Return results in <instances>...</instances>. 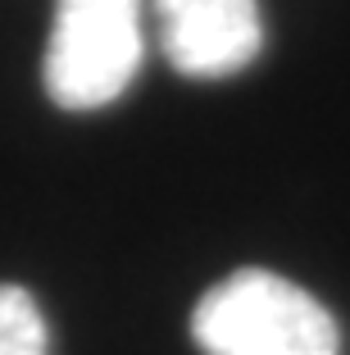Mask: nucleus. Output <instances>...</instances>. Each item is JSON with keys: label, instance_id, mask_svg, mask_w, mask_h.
I'll list each match as a JSON object with an SVG mask.
<instances>
[{"label": "nucleus", "instance_id": "nucleus-4", "mask_svg": "<svg viewBox=\"0 0 350 355\" xmlns=\"http://www.w3.org/2000/svg\"><path fill=\"white\" fill-rule=\"evenodd\" d=\"M0 355H46V319L14 282H0Z\"/></svg>", "mask_w": 350, "mask_h": 355}, {"label": "nucleus", "instance_id": "nucleus-3", "mask_svg": "<svg viewBox=\"0 0 350 355\" xmlns=\"http://www.w3.org/2000/svg\"><path fill=\"white\" fill-rule=\"evenodd\" d=\"M155 32L182 78L241 73L264 51L255 0H150Z\"/></svg>", "mask_w": 350, "mask_h": 355}, {"label": "nucleus", "instance_id": "nucleus-1", "mask_svg": "<svg viewBox=\"0 0 350 355\" xmlns=\"http://www.w3.org/2000/svg\"><path fill=\"white\" fill-rule=\"evenodd\" d=\"M191 337L205 355H337V319L268 269L227 273L200 296Z\"/></svg>", "mask_w": 350, "mask_h": 355}, {"label": "nucleus", "instance_id": "nucleus-2", "mask_svg": "<svg viewBox=\"0 0 350 355\" xmlns=\"http://www.w3.org/2000/svg\"><path fill=\"white\" fill-rule=\"evenodd\" d=\"M146 55V0H55L46 92L60 110H100L132 87Z\"/></svg>", "mask_w": 350, "mask_h": 355}]
</instances>
